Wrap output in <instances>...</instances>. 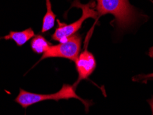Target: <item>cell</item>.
I'll list each match as a JSON object with an SVG mask.
<instances>
[{"label":"cell","instance_id":"1","mask_svg":"<svg viewBox=\"0 0 153 115\" xmlns=\"http://www.w3.org/2000/svg\"><path fill=\"white\" fill-rule=\"evenodd\" d=\"M95 9L98 17L111 14L114 17V25L117 30H124L137 21V10L128 0H97Z\"/></svg>","mask_w":153,"mask_h":115},{"label":"cell","instance_id":"2","mask_svg":"<svg viewBox=\"0 0 153 115\" xmlns=\"http://www.w3.org/2000/svg\"><path fill=\"white\" fill-rule=\"evenodd\" d=\"M70 99H77L80 101H82L83 104L85 105L86 111L88 110L90 105H92L91 102L84 100L76 94V86L74 85L69 84H64L62 88L57 92L48 94L32 93V92L26 91L20 88L19 93L15 99V101L24 108H26L35 103L42 102L43 101L55 100L58 101L61 99L68 100Z\"/></svg>","mask_w":153,"mask_h":115},{"label":"cell","instance_id":"3","mask_svg":"<svg viewBox=\"0 0 153 115\" xmlns=\"http://www.w3.org/2000/svg\"><path fill=\"white\" fill-rule=\"evenodd\" d=\"M72 6H75L76 8L82 9V16L76 22L70 24H63L58 20L57 23L59 26L56 28L55 33L52 35L51 38L53 40L59 42H64L67 38L76 34L82 28L83 24L87 19H98V13L95 9L96 4L94 1H91L87 4H82L79 0H75L73 2Z\"/></svg>","mask_w":153,"mask_h":115},{"label":"cell","instance_id":"4","mask_svg":"<svg viewBox=\"0 0 153 115\" xmlns=\"http://www.w3.org/2000/svg\"><path fill=\"white\" fill-rule=\"evenodd\" d=\"M82 48V37L79 34L71 36L59 44L51 46L44 53L40 61L47 58H64L74 61L77 59Z\"/></svg>","mask_w":153,"mask_h":115},{"label":"cell","instance_id":"5","mask_svg":"<svg viewBox=\"0 0 153 115\" xmlns=\"http://www.w3.org/2000/svg\"><path fill=\"white\" fill-rule=\"evenodd\" d=\"M97 62L94 55L85 48L79 55L75 60V66L78 73L77 81L74 85L76 86L81 81L87 79L95 70Z\"/></svg>","mask_w":153,"mask_h":115},{"label":"cell","instance_id":"6","mask_svg":"<svg viewBox=\"0 0 153 115\" xmlns=\"http://www.w3.org/2000/svg\"><path fill=\"white\" fill-rule=\"evenodd\" d=\"M35 36L34 31L32 28H29L23 31H20V32L10 31L8 35L4 37V39L6 40H13L18 46H22L34 37Z\"/></svg>","mask_w":153,"mask_h":115},{"label":"cell","instance_id":"7","mask_svg":"<svg viewBox=\"0 0 153 115\" xmlns=\"http://www.w3.org/2000/svg\"><path fill=\"white\" fill-rule=\"evenodd\" d=\"M46 13L43 18L42 33H44L50 30L55 26L56 15L52 10V5L51 0H46Z\"/></svg>","mask_w":153,"mask_h":115},{"label":"cell","instance_id":"8","mask_svg":"<svg viewBox=\"0 0 153 115\" xmlns=\"http://www.w3.org/2000/svg\"><path fill=\"white\" fill-rule=\"evenodd\" d=\"M51 46V43L47 41L43 36L38 35L33 38L30 43L32 50L36 54H44L48 50Z\"/></svg>","mask_w":153,"mask_h":115},{"label":"cell","instance_id":"9","mask_svg":"<svg viewBox=\"0 0 153 115\" xmlns=\"http://www.w3.org/2000/svg\"><path fill=\"white\" fill-rule=\"evenodd\" d=\"M149 79H153V73L148 74H139L138 76H135L132 78L134 82H144L145 80Z\"/></svg>","mask_w":153,"mask_h":115},{"label":"cell","instance_id":"10","mask_svg":"<svg viewBox=\"0 0 153 115\" xmlns=\"http://www.w3.org/2000/svg\"><path fill=\"white\" fill-rule=\"evenodd\" d=\"M148 102L149 103L150 105V108H151V110H152V115H153V97L151 98L149 100H148Z\"/></svg>","mask_w":153,"mask_h":115},{"label":"cell","instance_id":"11","mask_svg":"<svg viewBox=\"0 0 153 115\" xmlns=\"http://www.w3.org/2000/svg\"><path fill=\"white\" fill-rule=\"evenodd\" d=\"M148 55L150 57H153V46L152 48H150L149 50V53H148Z\"/></svg>","mask_w":153,"mask_h":115},{"label":"cell","instance_id":"12","mask_svg":"<svg viewBox=\"0 0 153 115\" xmlns=\"http://www.w3.org/2000/svg\"><path fill=\"white\" fill-rule=\"evenodd\" d=\"M150 1H151L152 2V3H153V1H152V0H150Z\"/></svg>","mask_w":153,"mask_h":115}]
</instances>
